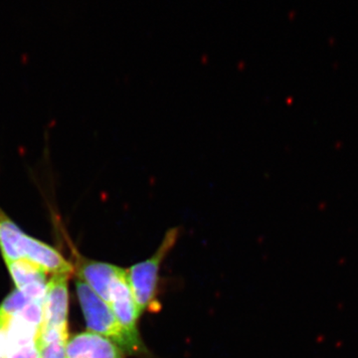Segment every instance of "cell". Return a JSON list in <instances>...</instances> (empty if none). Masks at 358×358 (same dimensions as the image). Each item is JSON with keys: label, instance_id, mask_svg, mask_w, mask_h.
I'll list each match as a JSON object with an SVG mask.
<instances>
[{"label": "cell", "instance_id": "1", "mask_svg": "<svg viewBox=\"0 0 358 358\" xmlns=\"http://www.w3.org/2000/svg\"><path fill=\"white\" fill-rule=\"evenodd\" d=\"M0 251L4 261L25 260L37 264L52 275L72 274V264L50 245L26 234L0 207Z\"/></svg>", "mask_w": 358, "mask_h": 358}, {"label": "cell", "instance_id": "2", "mask_svg": "<svg viewBox=\"0 0 358 358\" xmlns=\"http://www.w3.org/2000/svg\"><path fill=\"white\" fill-rule=\"evenodd\" d=\"M76 289L88 331L110 338L127 355H145L148 352L143 343H136L124 331L109 303L79 278L76 280Z\"/></svg>", "mask_w": 358, "mask_h": 358}, {"label": "cell", "instance_id": "3", "mask_svg": "<svg viewBox=\"0 0 358 358\" xmlns=\"http://www.w3.org/2000/svg\"><path fill=\"white\" fill-rule=\"evenodd\" d=\"M180 228L173 227L166 231L159 248L147 260L134 264L127 270L131 293L138 306L141 315L147 310H152L157 303L159 271L162 262L171 253L180 236Z\"/></svg>", "mask_w": 358, "mask_h": 358}, {"label": "cell", "instance_id": "4", "mask_svg": "<svg viewBox=\"0 0 358 358\" xmlns=\"http://www.w3.org/2000/svg\"><path fill=\"white\" fill-rule=\"evenodd\" d=\"M69 274L52 275L47 282L43 300V320L39 331H59L68 333V306Z\"/></svg>", "mask_w": 358, "mask_h": 358}, {"label": "cell", "instance_id": "5", "mask_svg": "<svg viewBox=\"0 0 358 358\" xmlns=\"http://www.w3.org/2000/svg\"><path fill=\"white\" fill-rule=\"evenodd\" d=\"M77 278L86 282L100 298L109 303L110 294L115 282L126 274V270L113 264L89 260L78 256Z\"/></svg>", "mask_w": 358, "mask_h": 358}, {"label": "cell", "instance_id": "6", "mask_svg": "<svg viewBox=\"0 0 358 358\" xmlns=\"http://www.w3.org/2000/svg\"><path fill=\"white\" fill-rule=\"evenodd\" d=\"M109 305L114 312L117 322H120L124 331L136 343H143L138 333V322L141 313L131 293V287L128 282V275H122L110 294Z\"/></svg>", "mask_w": 358, "mask_h": 358}, {"label": "cell", "instance_id": "7", "mask_svg": "<svg viewBox=\"0 0 358 358\" xmlns=\"http://www.w3.org/2000/svg\"><path fill=\"white\" fill-rule=\"evenodd\" d=\"M67 358H124L126 352L117 343L93 331H84L68 339Z\"/></svg>", "mask_w": 358, "mask_h": 358}, {"label": "cell", "instance_id": "8", "mask_svg": "<svg viewBox=\"0 0 358 358\" xmlns=\"http://www.w3.org/2000/svg\"><path fill=\"white\" fill-rule=\"evenodd\" d=\"M7 268L10 273L16 289H23L32 285L47 282L48 273L37 264L21 259V260L6 262Z\"/></svg>", "mask_w": 358, "mask_h": 358}, {"label": "cell", "instance_id": "9", "mask_svg": "<svg viewBox=\"0 0 358 358\" xmlns=\"http://www.w3.org/2000/svg\"><path fill=\"white\" fill-rule=\"evenodd\" d=\"M68 334L49 331L41 334L37 338V345L41 358H67L66 357V345Z\"/></svg>", "mask_w": 358, "mask_h": 358}, {"label": "cell", "instance_id": "10", "mask_svg": "<svg viewBox=\"0 0 358 358\" xmlns=\"http://www.w3.org/2000/svg\"><path fill=\"white\" fill-rule=\"evenodd\" d=\"M31 301L20 289H14L0 305V320L6 324L7 320L20 312Z\"/></svg>", "mask_w": 358, "mask_h": 358}, {"label": "cell", "instance_id": "11", "mask_svg": "<svg viewBox=\"0 0 358 358\" xmlns=\"http://www.w3.org/2000/svg\"><path fill=\"white\" fill-rule=\"evenodd\" d=\"M6 358H41L37 341L9 350Z\"/></svg>", "mask_w": 358, "mask_h": 358}, {"label": "cell", "instance_id": "12", "mask_svg": "<svg viewBox=\"0 0 358 358\" xmlns=\"http://www.w3.org/2000/svg\"><path fill=\"white\" fill-rule=\"evenodd\" d=\"M8 352L9 343L6 333V324L0 320V358H6Z\"/></svg>", "mask_w": 358, "mask_h": 358}]
</instances>
